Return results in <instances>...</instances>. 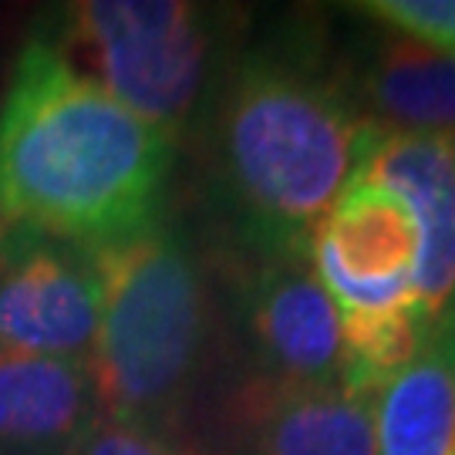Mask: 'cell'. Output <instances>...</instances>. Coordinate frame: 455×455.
Wrapping results in <instances>:
<instances>
[{
    "mask_svg": "<svg viewBox=\"0 0 455 455\" xmlns=\"http://www.w3.org/2000/svg\"><path fill=\"white\" fill-rule=\"evenodd\" d=\"M199 129L216 257L310 253L364 132L321 24L291 17L243 44Z\"/></svg>",
    "mask_w": 455,
    "mask_h": 455,
    "instance_id": "obj_1",
    "label": "cell"
},
{
    "mask_svg": "<svg viewBox=\"0 0 455 455\" xmlns=\"http://www.w3.org/2000/svg\"><path fill=\"white\" fill-rule=\"evenodd\" d=\"M176 139L31 37L0 98V233L95 246L163 220Z\"/></svg>",
    "mask_w": 455,
    "mask_h": 455,
    "instance_id": "obj_2",
    "label": "cell"
},
{
    "mask_svg": "<svg viewBox=\"0 0 455 455\" xmlns=\"http://www.w3.org/2000/svg\"><path fill=\"white\" fill-rule=\"evenodd\" d=\"M84 250L101 293L88 361L101 419L180 432L212 341L203 260L165 216Z\"/></svg>",
    "mask_w": 455,
    "mask_h": 455,
    "instance_id": "obj_3",
    "label": "cell"
},
{
    "mask_svg": "<svg viewBox=\"0 0 455 455\" xmlns=\"http://www.w3.org/2000/svg\"><path fill=\"white\" fill-rule=\"evenodd\" d=\"M243 14L189 0H78L51 37L129 112L180 142L196 132L240 54Z\"/></svg>",
    "mask_w": 455,
    "mask_h": 455,
    "instance_id": "obj_4",
    "label": "cell"
},
{
    "mask_svg": "<svg viewBox=\"0 0 455 455\" xmlns=\"http://www.w3.org/2000/svg\"><path fill=\"white\" fill-rule=\"evenodd\" d=\"M216 267L229 293L243 378L293 388L344 385L338 310L310 253L216 257Z\"/></svg>",
    "mask_w": 455,
    "mask_h": 455,
    "instance_id": "obj_5",
    "label": "cell"
},
{
    "mask_svg": "<svg viewBox=\"0 0 455 455\" xmlns=\"http://www.w3.org/2000/svg\"><path fill=\"white\" fill-rule=\"evenodd\" d=\"M419 253L415 212L385 182L364 176H351L310 243L314 274L338 317L419 314Z\"/></svg>",
    "mask_w": 455,
    "mask_h": 455,
    "instance_id": "obj_6",
    "label": "cell"
},
{
    "mask_svg": "<svg viewBox=\"0 0 455 455\" xmlns=\"http://www.w3.org/2000/svg\"><path fill=\"white\" fill-rule=\"evenodd\" d=\"M98 276L84 246L34 233H0V355L92 361Z\"/></svg>",
    "mask_w": 455,
    "mask_h": 455,
    "instance_id": "obj_7",
    "label": "cell"
},
{
    "mask_svg": "<svg viewBox=\"0 0 455 455\" xmlns=\"http://www.w3.org/2000/svg\"><path fill=\"white\" fill-rule=\"evenodd\" d=\"M355 176L385 182L402 196L422 233L419 317L425 334L455 317V139L402 135L364 122Z\"/></svg>",
    "mask_w": 455,
    "mask_h": 455,
    "instance_id": "obj_8",
    "label": "cell"
},
{
    "mask_svg": "<svg viewBox=\"0 0 455 455\" xmlns=\"http://www.w3.org/2000/svg\"><path fill=\"white\" fill-rule=\"evenodd\" d=\"M227 455H378L374 398L243 378L227 408Z\"/></svg>",
    "mask_w": 455,
    "mask_h": 455,
    "instance_id": "obj_9",
    "label": "cell"
},
{
    "mask_svg": "<svg viewBox=\"0 0 455 455\" xmlns=\"http://www.w3.org/2000/svg\"><path fill=\"white\" fill-rule=\"evenodd\" d=\"M341 58L351 101L368 125L455 139V54L378 24Z\"/></svg>",
    "mask_w": 455,
    "mask_h": 455,
    "instance_id": "obj_10",
    "label": "cell"
},
{
    "mask_svg": "<svg viewBox=\"0 0 455 455\" xmlns=\"http://www.w3.org/2000/svg\"><path fill=\"white\" fill-rule=\"evenodd\" d=\"M98 422L84 361L0 355V455H71Z\"/></svg>",
    "mask_w": 455,
    "mask_h": 455,
    "instance_id": "obj_11",
    "label": "cell"
},
{
    "mask_svg": "<svg viewBox=\"0 0 455 455\" xmlns=\"http://www.w3.org/2000/svg\"><path fill=\"white\" fill-rule=\"evenodd\" d=\"M378 455H455V317L374 398Z\"/></svg>",
    "mask_w": 455,
    "mask_h": 455,
    "instance_id": "obj_12",
    "label": "cell"
},
{
    "mask_svg": "<svg viewBox=\"0 0 455 455\" xmlns=\"http://www.w3.org/2000/svg\"><path fill=\"white\" fill-rule=\"evenodd\" d=\"M351 11L388 31L455 54V0H368L351 4Z\"/></svg>",
    "mask_w": 455,
    "mask_h": 455,
    "instance_id": "obj_13",
    "label": "cell"
},
{
    "mask_svg": "<svg viewBox=\"0 0 455 455\" xmlns=\"http://www.w3.org/2000/svg\"><path fill=\"white\" fill-rule=\"evenodd\" d=\"M71 455H212L193 442L180 439V432L146 428V425L101 422L84 435Z\"/></svg>",
    "mask_w": 455,
    "mask_h": 455,
    "instance_id": "obj_14",
    "label": "cell"
}]
</instances>
